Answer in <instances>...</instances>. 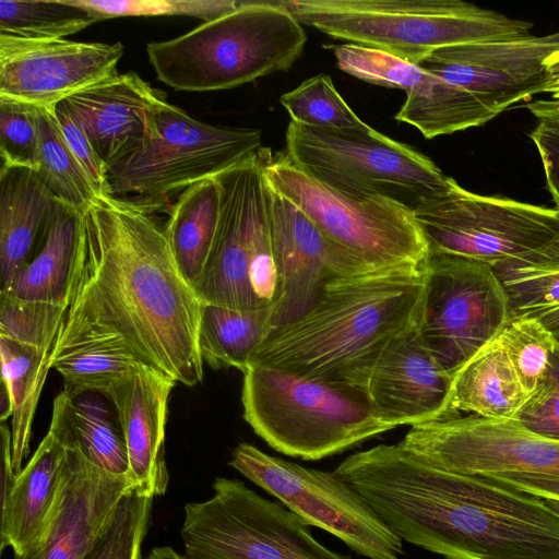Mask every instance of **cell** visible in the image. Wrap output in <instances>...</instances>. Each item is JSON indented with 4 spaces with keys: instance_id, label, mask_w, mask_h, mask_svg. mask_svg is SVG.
<instances>
[{
    "instance_id": "cell-1",
    "label": "cell",
    "mask_w": 559,
    "mask_h": 559,
    "mask_svg": "<svg viewBox=\"0 0 559 559\" xmlns=\"http://www.w3.org/2000/svg\"><path fill=\"white\" fill-rule=\"evenodd\" d=\"M202 305L151 212L109 194L91 204L62 325L115 333L140 364L193 386Z\"/></svg>"
},
{
    "instance_id": "cell-2",
    "label": "cell",
    "mask_w": 559,
    "mask_h": 559,
    "mask_svg": "<svg viewBox=\"0 0 559 559\" xmlns=\"http://www.w3.org/2000/svg\"><path fill=\"white\" fill-rule=\"evenodd\" d=\"M335 472L403 542L445 559H559V515L539 497L435 467L399 443Z\"/></svg>"
},
{
    "instance_id": "cell-3",
    "label": "cell",
    "mask_w": 559,
    "mask_h": 559,
    "mask_svg": "<svg viewBox=\"0 0 559 559\" xmlns=\"http://www.w3.org/2000/svg\"><path fill=\"white\" fill-rule=\"evenodd\" d=\"M426 284V265L335 277L307 313L273 330L249 366L361 390L383 350L418 324Z\"/></svg>"
},
{
    "instance_id": "cell-4",
    "label": "cell",
    "mask_w": 559,
    "mask_h": 559,
    "mask_svg": "<svg viewBox=\"0 0 559 559\" xmlns=\"http://www.w3.org/2000/svg\"><path fill=\"white\" fill-rule=\"evenodd\" d=\"M307 41L283 1H241L176 38L146 46L158 81L181 92L229 90L288 70Z\"/></svg>"
},
{
    "instance_id": "cell-5",
    "label": "cell",
    "mask_w": 559,
    "mask_h": 559,
    "mask_svg": "<svg viewBox=\"0 0 559 559\" xmlns=\"http://www.w3.org/2000/svg\"><path fill=\"white\" fill-rule=\"evenodd\" d=\"M302 24L418 64L438 48L530 35L531 22L461 0H290Z\"/></svg>"
},
{
    "instance_id": "cell-6",
    "label": "cell",
    "mask_w": 559,
    "mask_h": 559,
    "mask_svg": "<svg viewBox=\"0 0 559 559\" xmlns=\"http://www.w3.org/2000/svg\"><path fill=\"white\" fill-rule=\"evenodd\" d=\"M243 419L271 448L306 461L350 449L394 427L358 388L251 365L243 373Z\"/></svg>"
},
{
    "instance_id": "cell-7",
    "label": "cell",
    "mask_w": 559,
    "mask_h": 559,
    "mask_svg": "<svg viewBox=\"0 0 559 559\" xmlns=\"http://www.w3.org/2000/svg\"><path fill=\"white\" fill-rule=\"evenodd\" d=\"M285 138L295 166L349 198L384 197L414 211L450 187V177L429 157L367 123L337 130L290 120Z\"/></svg>"
},
{
    "instance_id": "cell-8",
    "label": "cell",
    "mask_w": 559,
    "mask_h": 559,
    "mask_svg": "<svg viewBox=\"0 0 559 559\" xmlns=\"http://www.w3.org/2000/svg\"><path fill=\"white\" fill-rule=\"evenodd\" d=\"M269 152L261 147L215 177L221 189L219 222L206 266L194 287L203 304L257 310L274 307L280 300L263 177Z\"/></svg>"
},
{
    "instance_id": "cell-9",
    "label": "cell",
    "mask_w": 559,
    "mask_h": 559,
    "mask_svg": "<svg viewBox=\"0 0 559 559\" xmlns=\"http://www.w3.org/2000/svg\"><path fill=\"white\" fill-rule=\"evenodd\" d=\"M262 147V132L215 127L163 98L145 143L107 168L108 194L148 212L174 193L240 163Z\"/></svg>"
},
{
    "instance_id": "cell-10",
    "label": "cell",
    "mask_w": 559,
    "mask_h": 559,
    "mask_svg": "<svg viewBox=\"0 0 559 559\" xmlns=\"http://www.w3.org/2000/svg\"><path fill=\"white\" fill-rule=\"evenodd\" d=\"M263 177L362 265L374 270L426 265L428 245L408 206L384 197H346L300 170L285 152L275 157L267 153Z\"/></svg>"
},
{
    "instance_id": "cell-11",
    "label": "cell",
    "mask_w": 559,
    "mask_h": 559,
    "mask_svg": "<svg viewBox=\"0 0 559 559\" xmlns=\"http://www.w3.org/2000/svg\"><path fill=\"white\" fill-rule=\"evenodd\" d=\"M213 490L210 499L183 508L186 559H352L319 543L283 503L238 479L218 477Z\"/></svg>"
},
{
    "instance_id": "cell-12",
    "label": "cell",
    "mask_w": 559,
    "mask_h": 559,
    "mask_svg": "<svg viewBox=\"0 0 559 559\" xmlns=\"http://www.w3.org/2000/svg\"><path fill=\"white\" fill-rule=\"evenodd\" d=\"M414 216L429 254L476 260L492 267L559 240V209L476 194L450 177L449 190Z\"/></svg>"
},
{
    "instance_id": "cell-13",
    "label": "cell",
    "mask_w": 559,
    "mask_h": 559,
    "mask_svg": "<svg viewBox=\"0 0 559 559\" xmlns=\"http://www.w3.org/2000/svg\"><path fill=\"white\" fill-rule=\"evenodd\" d=\"M229 465L309 525L326 531L368 559H403L402 539L336 472L301 466L241 442Z\"/></svg>"
},
{
    "instance_id": "cell-14",
    "label": "cell",
    "mask_w": 559,
    "mask_h": 559,
    "mask_svg": "<svg viewBox=\"0 0 559 559\" xmlns=\"http://www.w3.org/2000/svg\"><path fill=\"white\" fill-rule=\"evenodd\" d=\"M418 331L451 376L510 321L509 301L495 269L449 254H429Z\"/></svg>"
},
{
    "instance_id": "cell-15",
    "label": "cell",
    "mask_w": 559,
    "mask_h": 559,
    "mask_svg": "<svg viewBox=\"0 0 559 559\" xmlns=\"http://www.w3.org/2000/svg\"><path fill=\"white\" fill-rule=\"evenodd\" d=\"M399 444L444 471L485 476L533 473L559 477V441L526 429L519 419L453 414L411 426Z\"/></svg>"
},
{
    "instance_id": "cell-16",
    "label": "cell",
    "mask_w": 559,
    "mask_h": 559,
    "mask_svg": "<svg viewBox=\"0 0 559 559\" xmlns=\"http://www.w3.org/2000/svg\"><path fill=\"white\" fill-rule=\"evenodd\" d=\"M559 51V31L547 35L438 48L417 66L501 114L542 93L545 61Z\"/></svg>"
},
{
    "instance_id": "cell-17",
    "label": "cell",
    "mask_w": 559,
    "mask_h": 559,
    "mask_svg": "<svg viewBox=\"0 0 559 559\" xmlns=\"http://www.w3.org/2000/svg\"><path fill=\"white\" fill-rule=\"evenodd\" d=\"M123 45L0 35V96L53 107L117 72Z\"/></svg>"
},
{
    "instance_id": "cell-18",
    "label": "cell",
    "mask_w": 559,
    "mask_h": 559,
    "mask_svg": "<svg viewBox=\"0 0 559 559\" xmlns=\"http://www.w3.org/2000/svg\"><path fill=\"white\" fill-rule=\"evenodd\" d=\"M266 187L281 287L280 300L273 308L276 329L307 313L333 278L374 269L362 265L329 240L300 207L267 183Z\"/></svg>"
},
{
    "instance_id": "cell-19",
    "label": "cell",
    "mask_w": 559,
    "mask_h": 559,
    "mask_svg": "<svg viewBox=\"0 0 559 559\" xmlns=\"http://www.w3.org/2000/svg\"><path fill=\"white\" fill-rule=\"evenodd\" d=\"M136 487L129 474L106 472L67 449L57 500L35 544L13 559H85L107 530L122 497Z\"/></svg>"
},
{
    "instance_id": "cell-20",
    "label": "cell",
    "mask_w": 559,
    "mask_h": 559,
    "mask_svg": "<svg viewBox=\"0 0 559 559\" xmlns=\"http://www.w3.org/2000/svg\"><path fill=\"white\" fill-rule=\"evenodd\" d=\"M451 383L452 376L425 346L416 324L383 350L361 390L378 415L396 428L450 415Z\"/></svg>"
},
{
    "instance_id": "cell-21",
    "label": "cell",
    "mask_w": 559,
    "mask_h": 559,
    "mask_svg": "<svg viewBox=\"0 0 559 559\" xmlns=\"http://www.w3.org/2000/svg\"><path fill=\"white\" fill-rule=\"evenodd\" d=\"M176 381L138 365L107 393L120 423L129 457V475L136 488L152 497L168 487L165 429L168 400Z\"/></svg>"
},
{
    "instance_id": "cell-22",
    "label": "cell",
    "mask_w": 559,
    "mask_h": 559,
    "mask_svg": "<svg viewBox=\"0 0 559 559\" xmlns=\"http://www.w3.org/2000/svg\"><path fill=\"white\" fill-rule=\"evenodd\" d=\"M165 95L135 72L117 73L66 99L107 168L139 150Z\"/></svg>"
},
{
    "instance_id": "cell-23",
    "label": "cell",
    "mask_w": 559,
    "mask_h": 559,
    "mask_svg": "<svg viewBox=\"0 0 559 559\" xmlns=\"http://www.w3.org/2000/svg\"><path fill=\"white\" fill-rule=\"evenodd\" d=\"M58 204L36 170L1 165L0 293L34 255Z\"/></svg>"
},
{
    "instance_id": "cell-24",
    "label": "cell",
    "mask_w": 559,
    "mask_h": 559,
    "mask_svg": "<svg viewBox=\"0 0 559 559\" xmlns=\"http://www.w3.org/2000/svg\"><path fill=\"white\" fill-rule=\"evenodd\" d=\"M67 449L50 432L16 478L0 510V551L22 554L37 542L53 510Z\"/></svg>"
},
{
    "instance_id": "cell-25",
    "label": "cell",
    "mask_w": 559,
    "mask_h": 559,
    "mask_svg": "<svg viewBox=\"0 0 559 559\" xmlns=\"http://www.w3.org/2000/svg\"><path fill=\"white\" fill-rule=\"evenodd\" d=\"M83 241L84 214L59 202L34 255L0 294L68 308Z\"/></svg>"
},
{
    "instance_id": "cell-26",
    "label": "cell",
    "mask_w": 559,
    "mask_h": 559,
    "mask_svg": "<svg viewBox=\"0 0 559 559\" xmlns=\"http://www.w3.org/2000/svg\"><path fill=\"white\" fill-rule=\"evenodd\" d=\"M49 361L71 397L87 392L106 396L140 365L117 334L84 325H61Z\"/></svg>"
},
{
    "instance_id": "cell-27",
    "label": "cell",
    "mask_w": 559,
    "mask_h": 559,
    "mask_svg": "<svg viewBox=\"0 0 559 559\" xmlns=\"http://www.w3.org/2000/svg\"><path fill=\"white\" fill-rule=\"evenodd\" d=\"M530 397L498 335L452 374L449 414L519 419Z\"/></svg>"
},
{
    "instance_id": "cell-28",
    "label": "cell",
    "mask_w": 559,
    "mask_h": 559,
    "mask_svg": "<svg viewBox=\"0 0 559 559\" xmlns=\"http://www.w3.org/2000/svg\"><path fill=\"white\" fill-rule=\"evenodd\" d=\"M107 396L87 392L69 396L64 391L53 402L49 430L66 449L78 450L95 466L116 474H129L124 436Z\"/></svg>"
},
{
    "instance_id": "cell-29",
    "label": "cell",
    "mask_w": 559,
    "mask_h": 559,
    "mask_svg": "<svg viewBox=\"0 0 559 559\" xmlns=\"http://www.w3.org/2000/svg\"><path fill=\"white\" fill-rule=\"evenodd\" d=\"M219 214V185L207 178L181 191L164 227L176 264L193 289L212 251Z\"/></svg>"
},
{
    "instance_id": "cell-30",
    "label": "cell",
    "mask_w": 559,
    "mask_h": 559,
    "mask_svg": "<svg viewBox=\"0 0 559 559\" xmlns=\"http://www.w3.org/2000/svg\"><path fill=\"white\" fill-rule=\"evenodd\" d=\"M274 307L236 310L203 304L199 325V350L203 362L213 369L237 368L242 373L273 332Z\"/></svg>"
},
{
    "instance_id": "cell-31",
    "label": "cell",
    "mask_w": 559,
    "mask_h": 559,
    "mask_svg": "<svg viewBox=\"0 0 559 559\" xmlns=\"http://www.w3.org/2000/svg\"><path fill=\"white\" fill-rule=\"evenodd\" d=\"M506 290L510 319L532 318L559 331V240L493 267Z\"/></svg>"
},
{
    "instance_id": "cell-32",
    "label": "cell",
    "mask_w": 559,
    "mask_h": 559,
    "mask_svg": "<svg viewBox=\"0 0 559 559\" xmlns=\"http://www.w3.org/2000/svg\"><path fill=\"white\" fill-rule=\"evenodd\" d=\"M497 116L468 92L426 71L394 118L433 139L483 126Z\"/></svg>"
},
{
    "instance_id": "cell-33",
    "label": "cell",
    "mask_w": 559,
    "mask_h": 559,
    "mask_svg": "<svg viewBox=\"0 0 559 559\" xmlns=\"http://www.w3.org/2000/svg\"><path fill=\"white\" fill-rule=\"evenodd\" d=\"M49 350L0 336L2 381L13 405L11 417L12 463L15 473L29 452L32 425L50 367Z\"/></svg>"
},
{
    "instance_id": "cell-34",
    "label": "cell",
    "mask_w": 559,
    "mask_h": 559,
    "mask_svg": "<svg viewBox=\"0 0 559 559\" xmlns=\"http://www.w3.org/2000/svg\"><path fill=\"white\" fill-rule=\"evenodd\" d=\"M38 130L36 171L61 204L84 214L99 194L69 148L53 107H38Z\"/></svg>"
},
{
    "instance_id": "cell-35",
    "label": "cell",
    "mask_w": 559,
    "mask_h": 559,
    "mask_svg": "<svg viewBox=\"0 0 559 559\" xmlns=\"http://www.w3.org/2000/svg\"><path fill=\"white\" fill-rule=\"evenodd\" d=\"M98 22L64 0H1L0 35L33 40L62 39Z\"/></svg>"
},
{
    "instance_id": "cell-36",
    "label": "cell",
    "mask_w": 559,
    "mask_h": 559,
    "mask_svg": "<svg viewBox=\"0 0 559 559\" xmlns=\"http://www.w3.org/2000/svg\"><path fill=\"white\" fill-rule=\"evenodd\" d=\"M292 121L323 129H355L364 122L347 105L331 76L318 74L281 96Z\"/></svg>"
},
{
    "instance_id": "cell-37",
    "label": "cell",
    "mask_w": 559,
    "mask_h": 559,
    "mask_svg": "<svg viewBox=\"0 0 559 559\" xmlns=\"http://www.w3.org/2000/svg\"><path fill=\"white\" fill-rule=\"evenodd\" d=\"M499 336L521 384L532 396L556 352L554 333L535 319L514 318L510 319Z\"/></svg>"
},
{
    "instance_id": "cell-38",
    "label": "cell",
    "mask_w": 559,
    "mask_h": 559,
    "mask_svg": "<svg viewBox=\"0 0 559 559\" xmlns=\"http://www.w3.org/2000/svg\"><path fill=\"white\" fill-rule=\"evenodd\" d=\"M152 496L133 487L95 547L85 559H141V546L150 526Z\"/></svg>"
},
{
    "instance_id": "cell-39",
    "label": "cell",
    "mask_w": 559,
    "mask_h": 559,
    "mask_svg": "<svg viewBox=\"0 0 559 559\" xmlns=\"http://www.w3.org/2000/svg\"><path fill=\"white\" fill-rule=\"evenodd\" d=\"M67 309L0 294V336L51 352Z\"/></svg>"
},
{
    "instance_id": "cell-40",
    "label": "cell",
    "mask_w": 559,
    "mask_h": 559,
    "mask_svg": "<svg viewBox=\"0 0 559 559\" xmlns=\"http://www.w3.org/2000/svg\"><path fill=\"white\" fill-rule=\"evenodd\" d=\"M333 52L343 72L371 84L403 90L405 94L415 88L426 74L416 64L367 46L343 44L335 46Z\"/></svg>"
},
{
    "instance_id": "cell-41",
    "label": "cell",
    "mask_w": 559,
    "mask_h": 559,
    "mask_svg": "<svg viewBox=\"0 0 559 559\" xmlns=\"http://www.w3.org/2000/svg\"><path fill=\"white\" fill-rule=\"evenodd\" d=\"M93 14L97 21L121 16L188 15L212 21L233 10L239 0H64Z\"/></svg>"
},
{
    "instance_id": "cell-42",
    "label": "cell",
    "mask_w": 559,
    "mask_h": 559,
    "mask_svg": "<svg viewBox=\"0 0 559 559\" xmlns=\"http://www.w3.org/2000/svg\"><path fill=\"white\" fill-rule=\"evenodd\" d=\"M38 107L0 96L1 165L37 170Z\"/></svg>"
},
{
    "instance_id": "cell-43",
    "label": "cell",
    "mask_w": 559,
    "mask_h": 559,
    "mask_svg": "<svg viewBox=\"0 0 559 559\" xmlns=\"http://www.w3.org/2000/svg\"><path fill=\"white\" fill-rule=\"evenodd\" d=\"M520 423L543 438L559 441V345L549 368L519 416Z\"/></svg>"
},
{
    "instance_id": "cell-44",
    "label": "cell",
    "mask_w": 559,
    "mask_h": 559,
    "mask_svg": "<svg viewBox=\"0 0 559 559\" xmlns=\"http://www.w3.org/2000/svg\"><path fill=\"white\" fill-rule=\"evenodd\" d=\"M53 114L69 148L87 173L99 197L108 194L107 166L95 152L68 103L62 100L55 105Z\"/></svg>"
},
{
    "instance_id": "cell-45",
    "label": "cell",
    "mask_w": 559,
    "mask_h": 559,
    "mask_svg": "<svg viewBox=\"0 0 559 559\" xmlns=\"http://www.w3.org/2000/svg\"><path fill=\"white\" fill-rule=\"evenodd\" d=\"M528 135L540 157L547 190L559 209V124L538 120Z\"/></svg>"
},
{
    "instance_id": "cell-46",
    "label": "cell",
    "mask_w": 559,
    "mask_h": 559,
    "mask_svg": "<svg viewBox=\"0 0 559 559\" xmlns=\"http://www.w3.org/2000/svg\"><path fill=\"white\" fill-rule=\"evenodd\" d=\"M492 483L542 499L559 500V477L533 473H499L480 476Z\"/></svg>"
},
{
    "instance_id": "cell-47",
    "label": "cell",
    "mask_w": 559,
    "mask_h": 559,
    "mask_svg": "<svg viewBox=\"0 0 559 559\" xmlns=\"http://www.w3.org/2000/svg\"><path fill=\"white\" fill-rule=\"evenodd\" d=\"M542 93L551 94L552 99L559 100V51L545 61V81Z\"/></svg>"
},
{
    "instance_id": "cell-48",
    "label": "cell",
    "mask_w": 559,
    "mask_h": 559,
    "mask_svg": "<svg viewBox=\"0 0 559 559\" xmlns=\"http://www.w3.org/2000/svg\"><path fill=\"white\" fill-rule=\"evenodd\" d=\"M533 114L538 120L559 124V100L538 99L533 106Z\"/></svg>"
},
{
    "instance_id": "cell-49",
    "label": "cell",
    "mask_w": 559,
    "mask_h": 559,
    "mask_svg": "<svg viewBox=\"0 0 559 559\" xmlns=\"http://www.w3.org/2000/svg\"><path fill=\"white\" fill-rule=\"evenodd\" d=\"M13 405L10 391L7 384L1 380V392H0V419L7 421L9 417H12Z\"/></svg>"
},
{
    "instance_id": "cell-50",
    "label": "cell",
    "mask_w": 559,
    "mask_h": 559,
    "mask_svg": "<svg viewBox=\"0 0 559 559\" xmlns=\"http://www.w3.org/2000/svg\"><path fill=\"white\" fill-rule=\"evenodd\" d=\"M145 559H186L185 556L176 552L171 547H155Z\"/></svg>"
},
{
    "instance_id": "cell-51",
    "label": "cell",
    "mask_w": 559,
    "mask_h": 559,
    "mask_svg": "<svg viewBox=\"0 0 559 559\" xmlns=\"http://www.w3.org/2000/svg\"><path fill=\"white\" fill-rule=\"evenodd\" d=\"M546 504L557 514L559 515V500L556 499H544Z\"/></svg>"
},
{
    "instance_id": "cell-52",
    "label": "cell",
    "mask_w": 559,
    "mask_h": 559,
    "mask_svg": "<svg viewBox=\"0 0 559 559\" xmlns=\"http://www.w3.org/2000/svg\"><path fill=\"white\" fill-rule=\"evenodd\" d=\"M557 344L559 345V331L554 333Z\"/></svg>"
}]
</instances>
